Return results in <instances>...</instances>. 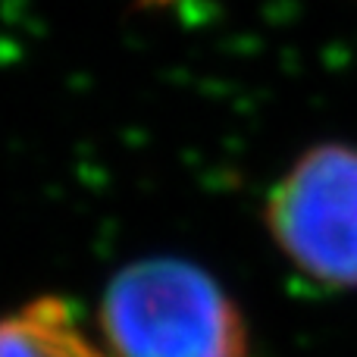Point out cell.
<instances>
[{
	"label": "cell",
	"mask_w": 357,
	"mask_h": 357,
	"mask_svg": "<svg viewBox=\"0 0 357 357\" xmlns=\"http://www.w3.org/2000/svg\"><path fill=\"white\" fill-rule=\"evenodd\" d=\"M110 357H248V326L229 291L182 257H144L100 301Z\"/></svg>",
	"instance_id": "cell-1"
},
{
	"label": "cell",
	"mask_w": 357,
	"mask_h": 357,
	"mask_svg": "<svg viewBox=\"0 0 357 357\" xmlns=\"http://www.w3.org/2000/svg\"><path fill=\"white\" fill-rule=\"evenodd\" d=\"M266 229L295 270L357 289V148H307L266 197Z\"/></svg>",
	"instance_id": "cell-2"
},
{
	"label": "cell",
	"mask_w": 357,
	"mask_h": 357,
	"mask_svg": "<svg viewBox=\"0 0 357 357\" xmlns=\"http://www.w3.org/2000/svg\"><path fill=\"white\" fill-rule=\"evenodd\" d=\"M0 357H110L60 298H35L0 317Z\"/></svg>",
	"instance_id": "cell-3"
}]
</instances>
